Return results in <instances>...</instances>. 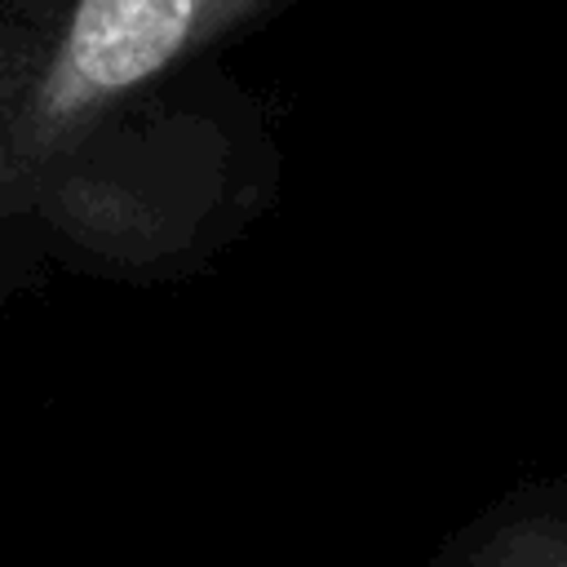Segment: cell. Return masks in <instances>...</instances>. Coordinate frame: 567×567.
Segmentation results:
<instances>
[{
	"instance_id": "obj_1",
	"label": "cell",
	"mask_w": 567,
	"mask_h": 567,
	"mask_svg": "<svg viewBox=\"0 0 567 567\" xmlns=\"http://www.w3.org/2000/svg\"><path fill=\"white\" fill-rule=\"evenodd\" d=\"M252 0H75L40 66L0 111V173L53 159L97 115L164 75Z\"/></svg>"
},
{
	"instance_id": "obj_2",
	"label": "cell",
	"mask_w": 567,
	"mask_h": 567,
	"mask_svg": "<svg viewBox=\"0 0 567 567\" xmlns=\"http://www.w3.org/2000/svg\"><path fill=\"white\" fill-rule=\"evenodd\" d=\"M470 567H567V523L532 518L492 536Z\"/></svg>"
}]
</instances>
